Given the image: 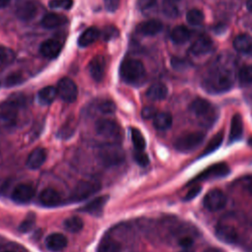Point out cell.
Segmentation results:
<instances>
[{
  "label": "cell",
  "mask_w": 252,
  "mask_h": 252,
  "mask_svg": "<svg viewBox=\"0 0 252 252\" xmlns=\"http://www.w3.org/2000/svg\"><path fill=\"white\" fill-rule=\"evenodd\" d=\"M119 75L127 84L137 85L141 83L146 75V70L143 63L138 59L128 58L121 62Z\"/></svg>",
  "instance_id": "6da1fadb"
},
{
  "label": "cell",
  "mask_w": 252,
  "mask_h": 252,
  "mask_svg": "<svg viewBox=\"0 0 252 252\" xmlns=\"http://www.w3.org/2000/svg\"><path fill=\"white\" fill-rule=\"evenodd\" d=\"M233 80L230 73L224 69H218L212 72L204 81V88L209 93L220 94L230 90Z\"/></svg>",
  "instance_id": "7a4b0ae2"
},
{
  "label": "cell",
  "mask_w": 252,
  "mask_h": 252,
  "mask_svg": "<svg viewBox=\"0 0 252 252\" xmlns=\"http://www.w3.org/2000/svg\"><path fill=\"white\" fill-rule=\"evenodd\" d=\"M189 109L204 125H212L218 117V112L214 105L202 97L195 98L190 103Z\"/></svg>",
  "instance_id": "3957f363"
},
{
  "label": "cell",
  "mask_w": 252,
  "mask_h": 252,
  "mask_svg": "<svg viewBox=\"0 0 252 252\" xmlns=\"http://www.w3.org/2000/svg\"><path fill=\"white\" fill-rule=\"evenodd\" d=\"M94 130L98 136L106 139L110 143H119L121 141V128L119 124L112 119H98L94 124Z\"/></svg>",
  "instance_id": "277c9868"
},
{
  "label": "cell",
  "mask_w": 252,
  "mask_h": 252,
  "mask_svg": "<svg viewBox=\"0 0 252 252\" xmlns=\"http://www.w3.org/2000/svg\"><path fill=\"white\" fill-rule=\"evenodd\" d=\"M205 134L200 131L186 132L174 141V148L181 153H188L196 149L204 141Z\"/></svg>",
  "instance_id": "5b68a950"
},
{
  "label": "cell",
  "mask_w": 252,
  "mask_h": 252,
  "mask_svg": "<svg viewBox=\"0 0 252 252\" xmlns=\"http://www.w3.org/2000/svg\"><path fill=\"white\" fill-rule=\"evenodd\" d=\"M99 158L106 165H116L123 161L124 152L119 143H107L99 149Z\"/></svg>",
  "instance_id": "8992f818"
},
{
  "label": "cell",
  "mask_w": 252,
  "mask_h": 252,
  "mask_svg": "<svg viewBox=\"0 0 252 252\" xmlns=\"http://www.w3.org/2000/svg\"><path fill=\"white\" fill-rule=\"evenodd\" d=\"M19 106L14 100L0 103V128L8 129L15 126L18 119Z\"/></svg>",
  "instance_id": "52a82bcc"
},
{
  "label": "cell",
  "mask_w": 252,
  "mask_h": 252,
  "mask_svg": "<svg viewBox=\"0 0 252 252\" xmlns=\"http://www.w3.org/2000/svg\"><path fill=\"white\" fill-rule=\"evenodd\" d=\"M100 189V184L95 180H81L75 186L71 199L75 202H80L88 199Z\"/></svg>",
  "instance_id": "ba28073f"
},
{
  "label": "cell",
  "mask_w": 252,
  "mask_h": 252,
  "mask_svg": "<svg viewBox=\"0 0 252 252\" xmlns=\"http://www.w3.org/2000/svg\"><path fill=\"white\" fill-rule=\"evenodd\" d=\"M57 94L62 100L71 103L77 99L78 87L73 80L64 77L57 84Z\"/></svg>",
  "instance_id": "9c48e42d"
},
{
  "label": "cell",
  "mask_w": 252,
  "mask_h": 252,
  "mask_svg": "<svg viewBox=\"0 0 252 252\" xmlns=\"http://www.w3.org/2000/svg\"><path fill=\"white\" fill-rule=\"evenodd\" d=\"M204 206L211 212L221 210L226 204V196L219 189L210 190L204 197Z\"/></svg>",
  "instance_id": "30bf717a"
},
{
  "label": "cell",
  "mask_w": 252,
  "mask_h": 252,
  "mask_svg": "<svg viewBox=\"0 0 252 252\" xmlns=\"http://www.w3.org/2000/svg\"><path fill=\"white\" fill-rule=\"evenodd\" d=\"M64 45V40L60 37H51L40 44V53L49 59L56 58L61 52Z\"/></svg>",
  "instance_id": "8fae6325"
},
{
  "label": "cell",
  "mask_w": 252,
  "mask_h": 252,
  "mask_svg": "<svg viewBox=\"0 0 252 252\" xmlns=\"http://www.w3.org/2000/svg\"><path fill=\"white\" fill-rule=\"evenodd\" d=\"M229 173V168L226 163L224 162H219L214 165H211L207 169H205L203 172H201L199 175H197L191 182L204 180L207 178H213V177H222Z\"/></svg>",
  "instance_id": "7c38bea8"
},
{
  "label": "cell",
  "mask_w": 252,
  "mask_h": 252,
  "mask_svg": "<svg viewBox=\"0 0 252 252\" xmlns=\"http://www.w3.org/2000/svg\"><path fill=\"white\" fill-rule=\"evenodd\" d=\"M35 190L30 184H19L17 185L12 192V199L16 203L26 204L29 203L34 196Z\"/></svg>",
  "instance_id": "4fadbf2b"
},
{
  "label": "cell",
  "mask_w": 252,
  "mask_h": 252,
  "mask_svg": "<svg viewBox=\"0 0 252 252\" xmlns=\"http://www.w3.org/2000/svg\"><path fill=\"white\" fill-rule=\"evenodd\" d=\"M89 73L95 82L102 81L105 74V59L102 55H96L90 61Z\"/></svg>",
  "instance_id": "5bb4252c"
},
{
  "label": "cell",
  "mask_w": 252,
  "mask_h": 252,
  "mask_svg": "<svg viewBox=\"0 0 252 252\" xmlns=\"http://www.w3.org/2000/svg\"><path fill=\"white\" fill-rule=\"evenodd\" d=\"M216 235L220 240L225 243H234L238 239L236 229L229 224H219L216 228Z\"/></svg>",
  "instance_id": "9a60e30c"
},
{
  "label": "cell",
  "mask_w": 252,
  "mask_h": 252,
  "mask_svg": "<svg viewBox=\"0 0 252 252\" xmlns=\"http://www.w3.org/2000/svg\"><path fill=\"white\" fill-rule=\"evenodd\" d=\"M39 203L44 207H55L61 202V197L58 191L53 188L43 189L38 197Z\"/></svg>",
  "instance_id": "2e32d148"
},
{
  "label": "cell",
  "mask_w": 252,
  "mask_h": 252,
  "mask_svg": "<svg viewBox=\"0 0 252 252\" xmlns=\"http://www.w3.org/2000/svg\"><path fill=\"white\" fill-rule=\"evenodd\" d=\"M46 157L47 153L44 148H36L28 157L27 166L30 169H37L44 163Z\"/></svg>",
  "instance_id": "e0dca14e"
},
{
  "label": "cell",
  "mask_w": 252,
  "mask_h": 252,
  "mask_svg": "<svg viewBox=\"0 0 252 252\" xmlns=\"http://www.w3.org/2000/svg\"><path fill=\"white\" fill-rule=\"evenodd\" d=\"M37 13L36 5L32 1H24L18 5L16 9V14L19 19L23 21L32 20Z\"/></svg>",
  "instance_id": "ac0fdd59"
},
{
  "label": "cell",
  "mask_w": 252,
  "mask_h": 252,
  "mask_svg": "<svg viewBox=\"0 0 252 252\" xmlns=\"http://www.w3.org/2000/svg\"><path fill=\"white\" fill-rule=\"evenodd\" d=\"M46 247L53 252H58L63 250L67 245V238L64 234L55 232L48 235L45 239Z\"/></svg>",
  "instance_id": "d6986e66"
},
{
  "label": "cell",
  "mask_w": 252,
  "mask_h": 252,
  "mask_svg": "<svg viewBox=\"0 0 252 252\" xmlns=\"http://www.w3.org/2000/svg\"><path fill=\"white\" fill-rule=\"evenodd\" d=\"M213 48V41L208 36H200L198 37L191 45L190 52L194 55H201L208 53Z\"/></svg>",
  "instance_id": "ffe728a7"
},
{
  "label": "cell",
  "mask_w": 252,
  "mask_h": 252,
  "mask_svg": "<svg viewBox=\"0 0 252 252\" xmlns=\"http://www.w3.org/2000/svg\"><path fill=\"white\" fill-rule=\"evenodd\" d=\"M233 47L240 53L252 52V36L248 33H240L233 39Z\"/></svg>",
  "instance_id": "44dd1931"
},
{
  "label": "cell",
  "mask_w": 252,
  "mask_h": 252,
  "mask_svg": "<svg viewBox=\"0 0 252 252\" xmlns=\"http://www.w3.org/2000/svg\"><path fill=\"white\" fill-rule=\"evenodd\" d=\"M100 31L96 27H91L85 30L78 38V45L80 47H87L93 44L99 36Z\"/></svg>",
  "instance_id": "7402d4cb"
},
{
  "label": "cell",
  "mask_w": 252,
  "mask_h": 252,
  "mask_svg": "<svg viewBox=\"0 0 252 252\" xmlns=\"http://www.w3.org/2000/svg\"><path fill=\"white\" fill-rule=\"evenodd\" d=\"M67 18L57 13H47L41 20V25L45 29H55L66 24Z\"/></svg>",
  "instance_id": "603a6c76"
},
{
  "label": "cell",
  "mask_w": 252,
  "mask_h": 252,
  "mask_svg": "<svg viewBox=\"0 0 252 252\" xmlns=\"http://www.w3.org/2000/svg\"><path fill=\"white\" fill-rule=\"evenodd\" d=\"M167 87L162 83L153 84L146 92V95L151 100H162L167 96Z\"/></svg>",
  "instance_id": "cb8c5ba5"
},
{
  "label": "cell",
  "mask_w": 252,
  "mask_h": 252,
  "mask_svg": "<svg viewBox=\"0 0 252 252\" xmlns=\"http://www.w3.org/2000/svg\"><path fill=\"white\" fill-rule=\"evenodd\" d=\"M162 29V24L158 20H148L141 23L137 30L144 35H155L158 34Z\"/></svg>",
  "instance_id": "d4e9b609"
},
{
  "label": "cell",
  "mask_w": 252,
  "mask_h": 252,
  "mask_svg": "<svg viewBox=\"0 0 252 252\" xmlns=\"http://www.w3.org/2000/svg\"><path fill=\"white\" fill-rule=\"evenodd\" d=\"M243 133V121L240 114L236 113L232 116L230 121V130H229V142L237 141L241 138Z\"/></svg>",
  "instance_id": "484cf974"
},
{
  "label": "cell",
  "mask_w": 252,
  "mask_h": 252,
  "mask_svg": "<svg viewBox=\"0 0 252 252\" xmlns=\"http://www.w3.org/2000/svg\"><path fill=\"white\" fill-rule=\"evenodd\" d=\"M107 199H108V196H105V195L96 197L94 200H92L91 202H89L88 204H86L81 209V211L85 212V213H89V214L97 215L102 211L105 203L107 202Z\"/></svg>",
  "instance_id": "4316f807"
},
{
  "label": "cell",
  "mask_w": 252,
  "mask_h": 252,
  "mask_svg": "<svg viewBox=\"0 0 252 252\" xmlns=\"http://www.w3.org/2000/svg\"><path fill=\"white\" fill-rule=\"evenodd\" d=\"M57 94H58L56 88H54L53 86H46L38 92L37 99L40 104L49 105L54 101Z\"/></svg>",
  "instance_id": "83f0119b"
},
{
  "label": "cell",
  "mask_w": 252,
  "mask_h": 252,
  "mask_svg": "<svg viewBox=\"0 0 252 252\" xmlns=\"http://www.w3.org/2000/svg\"><path fill=\"white\" fill-rule=\"evenodd\" d=\"M154 126L158 130H166L172 125V116L169 112H157L153 118Z\"/></svg>",
  "instance_id": "f1b7e54d"
},
{
  "label": "cell",
  "mask_w": 252,
  "mask_h": 252,
  "mask_svg": "<svg viewBox=\"0 0 252 252\" xmlns=\"http://www.w3.org/2000/svg\"><path fill=\"white\" fill-rule=\"evenodd\" d=\"M191 36L190 31L184 26L175 27L170 32V38L174 43L181 44L186 42Z\"/></svg>",
  "instance_id": "f546056e"
},
{
  "label": "cell",
  "mask_w": 252,
  "mask_h": 252,
  "mask_svg": "<svg viewBox=\"0 0 252 252\" xmlns=\"http://www.w3.org/2000/svg\"><path fill=\"white\" fill-rule=\"evenodd\" d=\"M96 252H120V244L111 237H103L97 245Z\"/></svg>",
  "instance_id": "4dcf8cb0"
},
{
  "label": "cell",
  "mask_w": 252,
  "mask_h": 252,
  "mask_svg": "<svg viewBox=\"0 0 252 252\" xmlns=\"http://www.w3.org/2000/svg\"><path fill=\"white\" fill-rule=\"evenodd\" d=\"M223 140V132H218L210 141L209 143L206 145L205 150L202 153V156H207L210 155L211 153L215 152L216 150H218Z\"/></svg>",
  "instance_id": "1f68e13d"
},
{
  "label": "cell",
  "mask_w": 252,
  "mask_h": 252,
  "mask_svg": "<svg viewBox=\"0 0 252 252\" xmlns=\"http://www.w3.org/2000/svg\"><path fill=\"white\" fill-rule=\"evenodd\" d=\"M83 226H84V222H83L82 219L79 217L73 216L64 220L65 229L72 233L79 232L83 228Z\"/></svg>",
  "instance_id": "d6a6232c"
},
{
  "label": "cell",
  "mask_w": 252,
  "mask_h": 252,
  "mask_svg": "<svg viewBox=\"0 0 252 252\" xmlns=\"http://www.w3.org/2000/svg\"><path fill=\"white\" fill-rule=\"evenodd\" d=\"M131 139L136 151H144L146 148V140L142 132L137 128H131Z\"/></svg>",
  "instance_id": "836d02e7"
},
{
  "label": "cell",
  "mask_w": 252,
  "mask_h": 252,
  "mask_svg": "<svg viewBox=\"0 0 252 252\" xmlns=\"http://www.w3.org/2000/svg\"><path fill=\"white\" fill-rule=\"evenodd\" d=\"M186 21L192 26L201 25L204 21V14L199 9H191L186 14Z\"/></svg>",
  "instance_id": "e575fe53"
},
{
  "label": "cell",
  "mask_w": 252,
  "mask_h": 252,
  "mask_svg": "<svg viewBox=\"0 0 252 252\" xmlns=\"http://www.w3.org/2000/svg\"><path fill=\"white\" fill-rule=\"evenodd\" d=\"M238 80L243 85L252 84V65L243 66L238 72Z\"/></svg>",
  "instance_id": "d590c367"
},
{
  "label": "cell",
  "mask_w": 252,
  "mask_h": 252,
  "mask_svg": "<svg viewBox=\"0 0 252 252\" xmlns=\"http://www.w3.org/2000/svg\"><path fill=\"white\" fill-rule=\"evenodd\" d=\"M15 58V53L12 49L0 45V66L9 64Z\"/></svg>",
  "instance_id": "8d00e7d4"
},
{
  "label": "cell",
  "mask_w": 252,
  "mask_h": 252,
  "mask_svg": "<svg viewBox=\"0 0 252 252\" xmlns=\"http://www.w3.org/2000/svg\"><path fill=\"white\" fill-rule=\"evenodd\" d=\"M74 4L73 0H50L48 6L52 9H64L69 10Z\"/></svg>",
  "instance_id": "74e56055"
},
{
  "label": "cell",
  "mask_w": 252,
  "mask_h": 252,
  "mask_svg": "<svg viewBox=\"0 0 252 252\" xmlns=\"http://www.w3.org/2000/svg\"><path fill=\"white\" fill-rule=\"evenodd\" d=\"M24 81V77L21 73H12L5 79V86L7 88L21 84Z\"/></svg>",
  "instance_id": "f35d334b"
},
{
  "label": "cell",
  "mask_w": 252,
  "mask_h": 252,
  "mask_svg": "<svg viewBox=\"0 0 252 252\" xmlns=\"http://www.w3.org/2000/svg\"><path fill=\"white\" fill-rule=\"evenodd\" d=\"M98 109L104 114H110V113H113L115 111L116 105L113 101L106 99V100H102L98 104Z\"/></svg>",
  "instance_id": "ab89813d"
},
{
  "label": "cell",
  "mask_w": 252,
  "mask_h": 252,
  "mask_svg": "<svg viewBox=\"0 0 252 252\" xmlns=\"http://www.w3.org/2000/svg\"><path fill=\"white\" fill-rule=\"evenodd\" d=\"M34 220H35V216L33 214H30L29 216H27V218L25 219V220L22 221V223L20 224L19 229L22 232H27L29 230H31V228L33 226L34 224Z\"/></svg>",
  "instance_id": "60d3db41"
},
{
  "label": "cell",
  "mask_w": 252,
  "mask_h": 252,
  "mask_svg": "<svg viewBox=\"0 0 252 252\" xmlns=\"http://www.w3.org/2000/svg\"><path fill=\"white\" fill-rule=\"evenodd\" d=\"M134 158H135V161L140 166H147L150 162L148 155L145 154L143 151H136L134 154Z\"/></svg>",
  "instance_id": "b9f144b4"
},
{
  "label": "cell",
  "mask_w": 252,
  "mask_h": 252,
  "mask_svg": "<svg viewBox=\"0 0 252 252\" xmlns=\"http://www.w3.org/2000/svg\"><path fill=\"white\" fill-rule=\"evenodd\" d=\"M201 186L200 185H194L193 187H191L190 189H189V191L186 193V195H185V197H184V200H186V201H189V200H192V199H194L200 192H201Z\"/></svg>",
  "instance_id": "7bdbcfd3"
},
{
  "label": "cell",
  "mask_w": 252,
  "mask_h": 252,
  "mask_svg": "<svg viewBox=\"0 0 252 252\" xmlns=\"http://www.w3.org/2000/svg\"><path fill=\"white\" fill-rule=\"evenodd\" d=\"M105 9L108 12H115L119 6L120 0H103Z\"/></svg>",
  "instance_id": "ee69618b"
},
{
  "label": "cell",
  "mask_w": 252,
  "mask_h": 252,
  "mask_svg": "<svg viewBox=\"0 0 252 252\" xmlns=\"http://www.w3.org/2000/svg\"><path fill=\"white\" fill-rule=\"evenodd\" d=\"M157 110L156 108H154L153 106H146L143 108L142 110V117L145 119H150V118H154L155 115L157 114Z\"/></svg>",
  "instance_id": "f6af8a7d"
},
{
  "label": "cell",
  "mask_w": 252,
  "mask_h": 252,
  "mask_svg": "<svg viewBox=\"0 0 252 252\" xmlns=\"http://www.w3.org/2000/svg\"><path fill=\"white\" fill-rule=\"evenodd\" d=\"M103 38L105 40H108L111 37H115V35L118 34V31L113 27H106L104 28V31L102 32Z\"/></svg>",
  "instance_id": "bcb514c9"
},
{
  "label": "cell",
  "mask_w": 252,
  "mask_h": 252,
  "mask_svg": "<svg viewBox=\"0 0 252 252\" xmlns=\"http://www.w3.org/2000/svg\"><path fill=\"white\" fill-rule=\"evenodd\" d=\"M157 0H137V5L139 9L141 10H146L151 8L156 4Z\"/></svg>",
  "instance_id": "7dc6e473"
},
{
  "label": "cell",
  "mask_w": 252,
  "mask_h": 252,
  "mask_svg": "<svg viewBox=\"0 0 252 252\" xmlns=\"http://www.w3.org/2000/svg\"><path fill=\"white\" fill-rule=\"evenodd\" d=\"M240 185L244 190L252 193V176H246L242 178Z\"/></svg>",
  "instance_id": "c3c4849f"
},
{
  "label": "cell",
  "mask_w": 252,
  "mask_h": 252,
  "mask_svg": "<svg viewBox=\"0 0 252 252\" xmlns=\"http://www.w3.org/2000/svg\"><path fill=\"white\" fill-rule=\"evenodd\" d=\"M178 243L183 248H189L193 244V239L189 236H185V237H182Z\"/></svg>",
  "instance_id": "681fc988"
},
{
  "label": "cell",
  "mask_w": 252,
  "mask_h": 252,
  "mask_svg": "<svg viewBox=\"0 0 252 252\" xmlns=\"http://www.w3.org/2000/svg\"><path fill=\"white\" fill-rule=\"evenodd\" d=\"M11 0H0V9L6 7Z\"/></svg>",
  "instance_id": "f907efd6"
},
{
  "label": "cell",
  "mask_w": 252,
  "mask_h": 252,
  "mask_svg": "<svg viewBox=\"0 0 252 252\" xmlns=\"http://www.w3.org/2000/svg\"><path fill=\"white\" fill-rule=\"evenodd\" d=\"M204 252H221L220 249L218 248H213V247H210L208 249H206Z\"/></svg>",
  "instance_id": "816d5d0a"
},
{
  "label": "cell",
  "mask_w": 252,
  "mask_h": 252,
  "mask_svg": "<svg viewBox=\"0 0 252 252\" xmlns=\"http://www.w3.org/2000/svg\"><path fill=\"white\" fill-rule=\"evenodd\" d=\"M246 7H247V9H248L250 12H252V0H248V1H247Z\"/></svg>",
  "instance_id": "f5cc1de1"
},
{
  "label": "cell",
  "mask_w": 252,
  "mask_h": 252,
  "mask_svg": "<svg viewBox=\"0 0 252 252\" xmlns=\"http://www.w3.org/2000/svg\"><path fill=\"white\" fill-rule=\"evenodd\" d=\"M179 252H193L192 250H190V249H188V248H185L184 250H182V251H179Z\"/></svg>",
  "instance_id": "db71d44e"
},
{
  "label": "cell",
  "mask_w": 252,
  "mask_h": 252,
  "mask_svg": "<svg viewBox=\"0 0 252 252\" xmlns=\"http://www.w3.org/2000/svg\"><path fill=\"white\" fill-rule=\"evenodd\" d=\"M6 252H12V251H6Z\"/></svg>",
  "instance_id": "11a10c76"
}]
</instances>
